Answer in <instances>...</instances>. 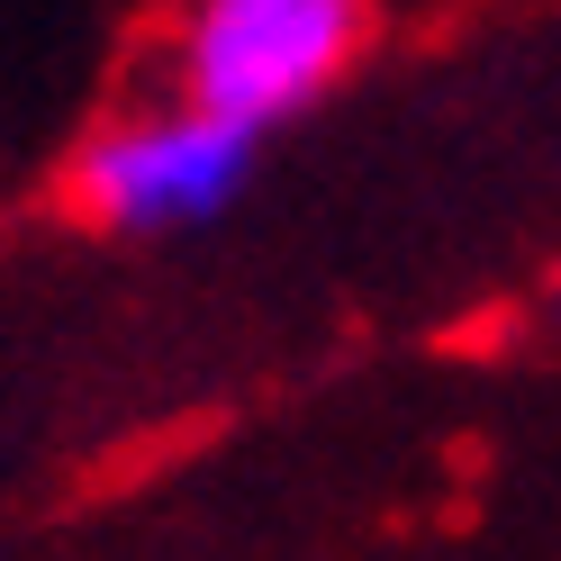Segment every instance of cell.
Listing matches in <instances>:
<instances>
[{
    "label": "cell",
    "instance_id": "cell-1",
    "mask_svg": "<svg viewBox=\"0 0 561 561\" xmlns=\"http://www.w3.org/2000/svg\"><path fill=\"white\" fill-rule=\"evenodd\" d=\"M371 0H182L163 73L182 100L236 127H290L363 64Z\"/></svg>",
    "mask_w": 561,
    "mask_h": 561
},
{
    "label": "cell",
    "instance_id": "cell-2",
    "mask_svg": "<svg viewBox=\"0 0 561 561\" xmlns=\"http://www.w3.org/2000/svg\"><path fill=\"white\" fill-rule=\"evenodd\" d=\"M254 154H263L254 127H236V118L172 91V100H146V110L82 136L73 208L110 236H182V227H208L244 199Z\"/></svg>",
    "mask_w": 561,
    "mask_h": 561
}]
</instances>
